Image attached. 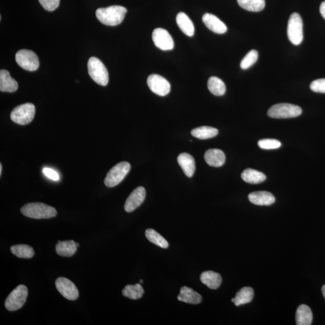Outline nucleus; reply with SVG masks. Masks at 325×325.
<instances>
[{
  "mask_svg": "<svg viewBox=\"0 0 325 325\" xmlns=\"http://www.w3.org/2000/svg\"><path fill=\"white\" fill-rule=\"evenodd\" d=\"M127 12V8L123 6L112 5L97 9L96 16L102 24L108 26H115L123 21Z\"/></svg>",
  "mask_w": 325,
  "mask_h": 325,
  "instance_id": "1",
  "label": "nucleus"
},
{
  "mask_svg": "<svg viewBox=\"0 0 325 325\" xmlns=\"http://www.w3.org/2000/svg\"><path fill=\"white\" fill-rule=\"evenodd\" d=\"M21 212L28 218L36 219L54 218L58 214L54 207L41 202L25 204L21 208Z\"/></svg>",
  "mask_w": 325,
  "mask_h": 325,
  "instance_id": "2",
  "label": "nucleus"
},
{
  "mask_svg": "<svg viewBox=\"0 0 325 325\" xmlns=\"http://www.w3.org/2000/svg\"><path fill=\"white\" fill-rule=\"evenodd\" d=\"M88 73L94 81L101 85H106L109 81L108 73L100 60L92 57L89 59L87 64Z\"/></svg>",
  "mask_w": 325,
  "mask_h": 325,
  "instance_id": "3",
  "label": "nucleus"
},
{
  "mask_svg": "<svg viewBox=\"0 0 325 325\" xmlns=\"http://www.w3.org/2000/svg\"><path fill=\"white\" fill-rule=\"evenodd\" d=\"M302 112L301 108L298 105L281 103L271 107L268 110L267 115L272 118L286 119L300 116Z\"/></svg>",
  "mask_w": 325,
  "mask_h": 325,
  "instance_id": "4",
  "label": "nucleus"
},
{
  "mask_svg": "<svg viewBox=\"0 0 325 325\" xmlns=\"http://www.w3.org/2000/svg\"><path fill=\"white\" fill-rule=\"evenodd\" d=\"M287 35L293 45H300L303 41V21L300 15L293 13L288 22Z\"/></svg>",
  "mask_w": 325,
  "mask_h": 325,
  "instance_id": "5",
  "label": "nucleus"
},
{
  "mask_svg": "<svg viewBox=\"0 0 325 325\" xmlns=\"http://www.w3.org/2000/svg\"><path fill=\"white\" fill-rule=\"evenodd\" d=\"M129 162H122L113 166L107 173L104 179L105 186L113 187L121 183L130 170Z\"/></svg>",
  "mask_w": 325,
  "mask_h": 325,
  "instance_id": "6",
  "label": "nucleus"
},
{
  "mask_svg": "<svg viewBox=\"0 0 325 325\" xmlns=\"http://www.w3.org/2000/svg\"><path fill=\"white\" fill-rule=\"evenodd\" d=\"M35 107L33 104L25 103L17 106L11 112L10 118L15 123L27 125L33 121L35 115Z\"/></svg>",
  "mask_w": 325,
  "mask_h": 325,
  "instance_id": "7",
  "label": "nucleus"
},
{
  "mask_svg": "<svg viewBox=\"0 0 325 325\" xmlns=\"http://www.w3.org/2000/svg\"><path fill=\"white\" fill-rule=\"evenodd\" d=\"M27 296V287L24 285H19L8 296L5 301V308L10 312L21 309L26 302Z\"/></svg>",
  "mask_w": 325,
  "mask_h": 325,
  "instance_id": "8",
  "label": "nucleus"
},
{
  "mask_svg": "<svg viewBox=\"0 0 325 325\" xmlns=\"http://www.w3.org/2000/svg\"><path fill=\"white\" fill-rule=\"evenodd\" d=\"M16 62L24 70L35 71L38 69V57L32 51L21 50L16 54Z\"/></svg>",
  "mask_w": 325,
  "mask_h": 325,
  "instance_id": "9",
  "label": "nucleus"
},
{
  "mask_svg": "<svg viewBox=\"0 0 325 325\" xmlns=\"http://www.w3.org/2000/svg\"><path fill=\"white\" fill-rule=\"evenodd\" d=\"M148 87L156 95L164 96L170 91V84L166 79L158 74H151L147 79Z\"/></svg>",
  "mask_w": 325,
  "mask_h": 325,
  "instance_id": "10",
  "label": "nucleus"
},
{
  "mask_svg": "<svg viewBox=\"0 0 325 325\" xmlns=\"http://www.w3.org/2000/svg\"><path fill=\"white\" fill-rule=\"evenodd\" d=\"M56 286L59 292L68 300L75 301L79 298L78 289L70 279L64 277L58 278L56 281Z\"/></svg>",
  "mask_w": 325,
  "mask_h": 325,
  "instance_id": "11",
  "label": "nucleus"
},
{
  "mask_svg": "<svg viewBox=\"0 0 325 325\" xmlns=\"http://www.w3.org/2000/svg\"><path fill=\"white\" fill-rule=\"evenodd\" d=\"M152 38L156 46L163 51L172 50L174 42L172 36L163 28H158L153 31Z\"/></svg>",
  "mask_w": 325,
  "mask_h": 325,
  "instance_id": "12",
  "label": "nucleus"
},
{
  "mask_svg": "<svg viewBox=\"0 0 325 325\" xmlns=\"http://www.w3.org/2000/svg\"><path fill=\"white\" fill-rule=\"evenodd\" d=\"M146 197V190L143 187H137L128 196L124 205L125 212H133L137 208L141 206Z\"/></svg>",
  "mask_w": 325,
  "mask_h": 325,
  "instance_id": "13",
  "label": "nucleus"
},
{
  "mask_svg": "<svg viewBox=\"0 0 325 325\" xmlns=\"http://www.w3.org/2000/svg\"><path fill=\"white\" fill-rule=\"evenodd\" d=\"M202 21L209 29L217 34L227 32V27L218 17L211 13H205L202 16Z\"/></svg>",
  "mask_w": 325,
  "mask_h": 325,
  "instance_id": "14",
  "label": "nucleus"
},
{
  "mask_svg": "<svg viewBox=\"0 0 325 325\" xmlns=\"http://www.w3.org/2000/svg\"><path fill=\"white\" fill-rule=\"evenodd\" d=\"M18 82L10 76L7 70L0 71V90L2 92L12 93L18 89Z\"/></svg>",
  "mask_w": 325,
  "mask_h": 325,
  "instance_id": "15",
  "label": "nucleus"
},
{
  "mask_svg": "<svg viewBox=\"0 0 325 325\" xmlns=\"http://www.w3.org/2000/svg\"><path fill=\"white\" fill-rule=\"evenodd\" d=\"M248 198L251 203L257 205H270L274 203V196L266 191H259L250 193Z\"/></svg>",
  "mask_w": 325,
  "mask_h": 325,
  "instance_id": "16",
  "label": "nucleus"
},
{
  "mask_svg": "<svg viewBox=\"0 0 325 325\" xmlns=\"http://www.w3.org/2000/svg\"><path fill=\"white\" fill-rule=\"evenodd\" d=\"M205 161L211 166L221 167L225 162V155L223 151L218 149H210L204 155Z\"/></svg>",
  "mask_w": 325,
  "mask_h": 325,
  "instance_id": "17",
  "label": "nucleus"
},
{
  "mask_svg": "<svg viewBox=\"0 0 325 325\" xmlns=\"http://www.w3.org/2000/svg\"><path fill=\"white\" fill-rule=\"evenodd\" d=\"M177 160L185 175L188 177H192L196 169L195 161L193 157L188 153H181L178 157Z\"/></svg>",
  "mask_w": 325,
  "mask_h": 325,
  "instance_id": "18",
  "label": "nucleus"
},
{
  "mask_svg": "<svg viewBox=\"0 0 325 325\" xmlns=\"http://www.w3.org/2000/svg\"><path fill=\"white\" fill-rule=\"evenodd\" d=\"M178 300L186 303L196 305L200 304L202 301L201 295L196 292L190 287L184 286L181 288L180 293L178 296Z\"/></svg>",
  "mask_w": 325,
  "mask_h": 325,
  "instance_id": "19",
  "label": "nucleus"
},
{
  "mask_svg": "<svg viewBox=\"0 0 325 325\" xmlns=\"http://www.w3.org/2000/svg\"><path fill=\"white\" fill-rule=\"evenodd\" d=\"M200 279L202 283L210 289H218L222 283V278L220 274L212 270L205 271L202 273Z\"/></svg>",
  "mask_w": 325,
  "mask_h": 325,
  "instance_id": "20",
  "label": "nucleus"
},
{
  "mask_svg": "<svg viewBox=\"0 0 325 325\" xmlns=\"http://www.w3.org/2000/svg\"><path fill=\"white\" fill-rule=\"evenodd\" d=\"M176 24L185 35L192 36L195 33V27L186 13L179 12L176 17Z\"/></svg>",
  "mask_w": 325,
  "mask_h": 325,
  "instance_id": "21",
  "label": "nucleus"
},
{
  "mask_svg": "<svg viewBox=\"0 0 325 325\" xmlns=\"http://www.w3.org/2000/svg\"><path fill=\"white\" fill-rule=\"evenodd\" d=\"M296 325H310L313 322V313L309 307L301 305L298 308L296 314Z\"/></svg>",
  "mask_w": 325,
  "mask_h": 325,
  "instance_id": "22",
  "label": "nucleus"
},
{
  "mask_svg": "<svg viewBox=\"0 0 325 325\" xmlns=\"http://www.w3.org/2000/svg\"><path fill=\"white\" fill-rule=\"evenodd\" d=\"M78 247L74 241H59L56 246V250L59 255L70 257L75 254Z\"/></svg>",
  "mask_w": 325,
  "mask_h": 325,
  "instance_id": "23",
  "label": "nucleus"
},
{
  "mask_svg": "<svg viewBox=\"0 0 325 325\" xmlns=\"http://www.w3.org/2000/svg\"><path fill=\"white\" fill-rule=\"evenodd\" d=\"M253 297V290L251 287H244L237 293L236 297L232 301L236 306H240L251 302Z\"/></svg>",
  "mask_w": 325,
  "mask_h": 325,
  "instance_id": "24",
  "label": "nucleus"
},
{
  "mask_svg": "<svg viewBox=\"0 0 325 325\" xmlns=\"http://www.w3.org/2000/svg\"><path fill=\"white\" fill-rule=\"evenodd\" d=\"M241 176L244 181L252 184L261 183L266 179V176L264 173L252 169L244 170L242 172Z\"/></svg>",
  "mask_w": 325,
  "mask_h": 325,
  "instance_id": "25",
  "label": "nucleus"
},
{
  "mask_svg": "<svg viewBox=\"0 0 325 325\" xmlns=\"http://www.w3.org/2000/svg\"><path fill=\"white\" fill-rule=\"evenodd\" d=\"M208 88L210 92L216 96L224 95L226 92V85L224 82L216 77H212L208 81Z\"/></svg>",
  "mask_w": 325,
  "mask_h": 325,
  "instance_id": "26",
  "label": "nucleus"
},
{
  "mask_svg": "<svg viewBox=\"0 0 325 325\" xmlns=\"http://www.w3.org/2000/svg\"><path fill=\"white\" fill-rule=\"evenodd\" d=\"M191 134L196 138L204 140L213 138L218 135V130L215 128L204 126L194 128Z\"/></svg>",
  "mask_w": 325,
  "mask_h": 325,
  "instance_id": "27",
  "label": "nucleus"
},
{
  "mask_svg": "<svg viewBox=\"0 0 325 325\" xmlns=\"http://www.w3.org/2000/svg\"><path fill=\"white\" fill-rule=\"evenodd\" d=\"M11 252L17 257L31 258L35 255L33 248L27 244L14 245L10 247Z\"/></svg>",
  "mask_w": 325,
  "mask_h": 325,
  "instance_id": "28",
  "label": "nucleus"
},
{
  "mask_svg": "<svg viewBox=\"0 0 325 325\" xmlns=\"http://www.w3.org/2000/svg\"><path fill=\"white\" fill-rule=\"evenodd\" d=\"M144 294V288L140 284L127 285L122 290V295L125 297L133 299V300H136V299L141 298Z\"/></svg>",
  "mask_w": 325,
  "mask_h": 325,
  "instance_id": "29",
  "label": "nucleus"
},
{
  "mask_svg": "<svg viewBox=\"0 0 325 325\" xmlns=\"http://www.w3.org/2000/svg\"><path fill=\"white\" fill-rule=\"evenodd\" d=\"M242 8L250 12H259L265 7V0H238Z\"/></svg>",
  "mask_w": 325,
  "mask_h": 325,
  "instance_id": "30",
  "label": "nucleus"
},
{
  "mask_svg": "<svg viewBox=\"0 0 325 325\" xmlns=\"http://www.w3.org/2000/svg\"><path fill=\"white\" fill-rule=\"evenodd\" d=\"M145 236L148 240L157 246L166 249L169 246V244L163 237L153 229H148L145 232Z\"/></svg>",
  "mask_w": 325,
  "mask_h": 325,
  "instance_id": "31",
  "label": "nucleus"
},
{
  "mask_svg": "<svg viewBox=\"0 0 325 325\" xmlns=\"http://www.w3.org/2000/svg\"><path fill=\"white\" fill-rule=\"evenodd\" d=\"M258 58V53L255 50L250 51L244 58L242 59L241 63V67L242 70H247L248 68L251 67L253 64H255L257 61Z\"/></svg>",
  "mask_w": 325,
  "mask_h": 325,
  "instance_id": "32",
  "label": "nucleus"
},
{
  "mask_svg": "<svg viewBox=\"0 0 325 325\" xmlns=\"http://www.w3.org/2000/svg\"><path fill=\"white\" fill-rule=\"evenodd\" d=\"M259 148L264 150H274L280 148L281 142L276 139H265L260 140L258 142Z\"/></svg>",
  "mask_w": 325,
  "mask_h": 325,
  "instance_id": "33",
  "label": "nucleus"
},
{
  "mask_svg": "<svg viewBox=\"0 0 325 325\" xmlns=\"http://www.w3.org/2000/svg\"><path fill=\"white\" fill-rule=\"evenodd\" d=\"M310 87L313 92L325 93V79L316 80L311 83Z\"/></svg>",
  "mask_w": 325,
  "mask_h": 325,
  "instance_id": "34",
  "label": "nucleus"
},
{
  "mask_svg": "<svg viewBox=\"0 0 325 325\" xmlns=\"http://www.w3.org/2000/svg\"><path fill=\"white\" fill-rule=\"evenodd\" d=\"M61 0H39L40 4L47 11H53L59 7Z\"/></svg>",
  "mask_w": 325,
  "mask_h": 325,
  "instance_id": "35",
  "label": "nucleus"
},
{
  "mask_svg": "<svg viewBox=\"0 0 325 325\" xmlns=\"http://www.w3.org/2000/svg\"><path fill=\"white\" fill-rule=\"evenodd\" d=\"M43 172H44L45 175L47 176L48 178L53 179L54 181L59 180L60 177L58 172H56L55 170L52 169H50V168L45 167L43 169Z\"/></svg>",
  "mask_w": 325,
  "mask_h": 325,
  "instance_id": "36",
  "label": "nucleus"
},
{
  "mask_svg": "<svg viewBox=\"0 0 325 325\" xmlns=\"http://www.w3.org/2000/svg\"><path fill=\"white\" fill-rule=\"evenodd\" d=\"M320 12L322 16L325 19V1L322 2L320 7Z\"/></svg>",
  "mask_w": 325,
  "mask_h": 325,
  "instance_id": "37",
  "label": "nucleus"
},
{
  "mask_svg": "<svg viewBox=\"0 0 325 325\" xmlns=\"http://www.w3.org/2000/svg\"><path fill=\"white\" fill-rule=\"evenodd\" d=\"M322 293H323V295L324 296V298L325 299V285L322 288Z\"/></svg>",
  "mask_w": 325,
  "mask_h": 325,
  "instance_id": "38",
  "label": "nucleus"
},
{
  "mask_svg": "<svg viewBox=\"0 0 325 325\" xmlns=\"http://www.w3.org/2000/svg\"><path fill=\"white\" fill-rule=\"evenodd\" d=\"M2 164H0V175H1V173H2Z\"/></svg>",
  "mask_w": 325,
  "mask_h": 325,
  "instance_id": "39",
  "label": "nucleus"
},
{
  "mask_svg": "<svg viewBox=\"0 0 325 325\" xmlns=\"http://www.w3.org/2000/svg\"><path fill=\"white\" fill-rule=\"evenodd\" d=\"M76 246H77V247H79L80 246L79 244L76 243Z\"/></svg>",
  "mask_w": 325,
  "mask_h": 325,
  "instance_id": "40",
  "label": "nucleus"
},
{
  "mask_svg": "<svg viewBox=\"0 0 325 325\" xmlns=\"http://www.w3.org/2000/svg\"><path fill=\"white\" fill-rule=\"evenodd\" d=\"M140 283H144L143 280H142V279H141V280L140 281Z\"/></svg>",
  "mask_w": 325,
  "mask_h": 325,
  "instance_id": "41",
  "label": "nucleus"
}]
</instances>
